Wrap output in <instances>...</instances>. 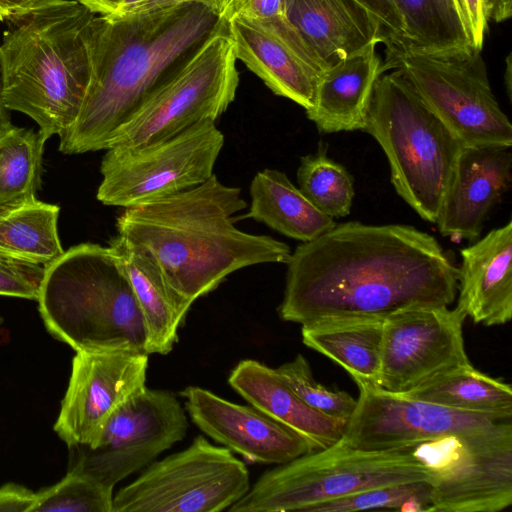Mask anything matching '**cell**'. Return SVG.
I'll list each match as a JSON object with an SVG mask.
<instances>
[{
  "label": "cell",
  "instance_id": "cell-1",
  "mask_svg": "<svg viewBox=\"0 0 512 512\" xmlns=\"http://www.w3.org/2000/svg\"><path fill=\"white\" fill-rule=\"evenodd\" d=\"M457 271L436 238L413 226L340 223L291 253L278 313L304 326L449 306Z\"/></svg>",
  "mask_w": 512,
  "mask_h": 512
},
{
  "label": "cell",
  "instance_id": "cell-2",
  "mask_svg": "<svg viewBox=\"0 0 512 512\" xmlns=\"http://www.w3.org/2000/svg\"><path fill=\"white\" fill-rule=\"evenodd\" d=\"M225 15L197 3L91 23L92 76L80 113L60 138L63 154L108 149L118 132L214 35Z\"/></svg>",
  "mask_w": 512,
  "mask_h": 512
},
{
  "label": "cell",
  "instance_id": "cell-3",
  "mask_svg": "<svg viewBox=\"0 0 512 512\" xmlns=\"http://www.w3.org/2000/svg\"><path fill=\"white\" fill-rule=\"evenodd\" d=\"M246 207L240 188L213 174L189 190L125 208L117 218V235L148 255L194 302L237 270L289 261L286 243L235 226L233 215Z\"/></svg>",
  "mask_w": 512,
  "mask_h": 512
},
{
  "label": "cell",
  "instance_id": "cell-4",
  "mask_svg": "<svg viewBox=\"0 0 512 512\" xmlns=\"http://www.w3.org/2000/svg\"><path fill=\"white\" fill-rule=\"evenodd\" d=\"M95 13L76 0H43L8 21L0 43L1 95L48 139L76 121L92 76Z\"/></svg>",
  "mask_w": 512,
  "mask_h": 512
},
{
  "label": "cell",
  "instance_id": "cell-5",
  "mask_svg": "<svg viewBox=\"0 0 512 512\" xmlns=\"http://www.w3.org/2000/svg\"><path fill=\"white\" fill-rule=\"evenodd\" d=\"M37 301L49 333L76 352H145L142 316L110 245L82 243L64 251L44 267Z\"/></svg>",
  "mask_w": 512,
  "mask_h": 512
},
{
  "label": "cell",
  "instance_id": "cell-6",
  "mask_svg": "<svg viewBox=\"0 0 512 512\" xmlns=\"http://www.w3.org/2000/svg\"><path fill=\"white\" fill-rule=\"evenodd\" d=\"M364 131L384 151L397 194L423 220L436 223L461 141L396 71L379 76Z\"/></svg>",
  "mask_w": 512,
  "mask_h": 512
},
{
  "label": "cell",
  "instance_id": "cell-7",
  "mask_svg": "<svg viewBox=\"0 0 512 512\" xmlns=\"http://www.w3.org/2000/svg\"><path fill=\"white\" fill-rule=\"evenodd\" d=\"M432 475L409 447L363 450L336 444L266 471L230 512H305L307 508L384 485Z\"/></svg>",
  "mask_w": 512,
  "mask_h": 512
},
{
  "label": "cell",
  "instance_id": "cell-8",
  "mask_svg": "<svg viewBox=\"0 0 512 512\" xmlns=\"http://www.w3.org/2000/svg\"><path fill=\"white\" fill-rule=\"evenodd\" d=\"M383 73L396 71L464 146H512V125L494 96L481 50L407 49L383 34Z\"/></svg>",
  "mask_w": 512,
  "mask_h": 512
},
{
  "label": "cell",
  "instance_id": "cell-9",
  "mask_svg": "<svg viewBox=\"0 0 512 512\" xmlns=\"http://www.w3.org/2000/svg\"><path fill=\"white\" fill-rule=\"evenodd\" d=\"M432 475L428 511L499 512L512 504L510 420L409 447Z\"/></svg>",
  "mask_w": 512,
  "mask_h": 512
},
{
  "label": "cell",
  "instance_id": "cell-10",
  "mask_svg": "<svg viewBox=\"0 0 512 512\" xmlns=\"http://www.w3.org/2000/svg\"><path fill=\"white\" fill-rule=\"evenodd\" d=\"M228 28L211 37L118 132L111 147L139 148L170 139L203 120L216 121L239 84Z\"/></svg>",
  "mask_w": 512,
  "mask_h": 512
},
{
  "label": "cell",
  "instance_id": "cell-11",
  "mask_svg": "<svg viewBox=\"0 0 512 512\" xmlns=\"http://www.w3.org/2000/svg\"><path fill=\"white\" fill-rule=\"evenodd\" d=\"M250 487L245 464L230 449L198 436L119 489L112 512H219Z\"/></svg>",
  "mask_w": 512,
  "mask_h": 512
},
{
  "label": "cell",
  "instance_id": "cell-12",
  "mask_svg": "<svg viewBox=\"0 0 512 512\" xmlns=\"http://www.w3.org/2000/svg\"><path fill=\"white\" fill-rule=\"evenodd\" d=\"M223 145L224 135L215 121L203 120L162 142L108 148L97 199L128 208L194 188L214 174Z\"/></svg>",
  "mask_w": 512,
  "mask_h": 512
},
{
  "label": "cell",
  "instance_id": "cell-13",
  "mask_svg": "<svg viewBox=\"0 0 512 512\" xmlns=\"http://www.w3.org/2000/svg\"><path fill=\"white\" fill-rule=\"evenodd\" d=\"M187 429L178 399L168 391L145 387L110 416L89 444L70 448V470L114 489L181 441Z\"/></svg>",
  "mask_w": 512,
  "mask_h": 512
},
{
  "label": "cell",
  "instance_id": "cell-14",
  "mask_svg": "<svg viewBox=\"0 0 512 512\" xmlns=\"http://www.w3.org/2000/svg\"><path fill=\"white\" fill-rule=\"evenodd\" d=\"M465 315L448 306L418 307L384 320L378 386L410 391L449 370L469 365Z\"/></svg>",
  "mask_w": 512,
  "mask_h": 512
},
{
  "label": "cell",
  "instance_id": "cell-15",
  "mask_svg": "<svg viewBox=\"0 0 512 512\" xmlns=\"http://www.w3.org/2000/svg\"><path fill=\"white\" fill-rule=\"evenodd\" d=\"M148 356L125 349L76 352L54 424L69 449L89 444L110 416L146 387Z\"/></svg>",
  "mask_w": 512,
  "mask_h": 512
},
{
  "label": "cell",
  "instance_id": "cell-16",
  "mask_svg": "<svg viewBox=\"0 0 512 512\" xmlns=\"http://www.w3.org/2000/svg\"><path fill=\"white\" fill-rule=\"evenodd\" d=\"M356 407L341 441L357 449L411 447L446 434L501 421L491 415L447 408L356 382Z\"/></svg>",
  "mask_w": 512,
  "mask_h": 512
},
{
  "label": "cell",
  "instance_id": "cell-17",
  "mask_svg": "<svg viewBox=\"0 0 512 512\" xmlns=\"http://www.w3.org/2000/svg\"><path fill=\"white\" fill-rule=\"evenodd\" d=\"M180 394L202 432L251 462L280 465L311 452L303 438L253 406L235 404L197 386Z\"/></svg>",
  "mask_w": 512,
  "mask_h": 512
},
{
  "label": "cell",
  "instance_id": "cell-18",
  "mask_svg": "<svg viewBox=\"0 0 512 512\" xmlns=\"http://www.w3.org/2000/svg\"><path fill=\"white\" fill-rule=\"evenodd\" d=\"M509 148L463 146L444 196L436 224L443 236L474 242L512 174Z\"/></svg>",
  "mask_w": 512,
  "mask_h": 512
},
{
  "label": "cell",
  "instance_id": "cell-19",
  "mask_svg": "<svg viewBox=\"0 0 512 512\" xmlns=\"http://www.w3.org/2000/svg\"><path fill=\"white\" fill-rule=\"evenodd\" d=\"M456 308L474 323L506 324L512 317V221L461 249Z\"/></svg>",
  "mask_w": 512,
  "mask_h": 512
},
{
  "label": "cell",
  "instance_id": "cell-20",
  "mask_svg": "<svg viewBox=\"0 0 512 512\" xmlns=\"http://www.w3.org/2000/svg\"><path fill=\"white\" fill-rule=\"evenodd\" d=\"M237 60L275 94L309 109L327 68L309 49L284 41L241 18L228 20Z\"/></svg>",
  "mask_w": 512,
  "mask_h": 512
},
{
  "label": "cell",
  "instance_id": "cell-21",
  "mask_svg": "<svg viewBox=\"0 0 512 512\" xmlns=\"http://www.w3.org/2000/svg\"><path fill=\"white\" fill-rule=\"evenodd\" d=\"M284 11L327 68L383 39L382 26L356 0H284Z\"/></svg>",
  "mask_w": 512,
  "mask_h": 512
},
{
  "label": "cell",
  "instance_id": "cell-22",
  "mask_svg": "<svg viewBox=\"0 0 512 512\" xmlns=\"http://www.w3.org/2000/svg\"><path fill=\"white\" fill-rule=\"evenodd\" d=\"M228 382L251 406L303 438L311 452L330 447L343 436L346 422L308 406L275 369L256 360L239 362Z\"/></svg>",
  "mask_w": 512,
  "mask_h": 512
},
{
  "label": "cell",
  "instance_id": "cell-23",
  "mask_svg": "<svg viewBox=\"0 0 512 512\" xmlns=\"http://www.w3.org/2000/svg\"><path fill=\"white\" fill-rule=\"evenodd\" d=\"M377 45L366 46L321 74L313 104L305 110L321 133L365 130L374 86L383 73Z\"/></svg>",
  "mask_w": 512,
  "mask_h": 512
},
{
  "label": "cell",
  "instance_id": "cell-24",
  "mask_svg": "<svg viewBox=\"0 0 512 512\" xmlns=\"http://www.w3.org/2000/svg\"><path fill=\"white\" fill-rule=\"evenodd\" d=\"M139 307L145 333V352L168 354L178 341V329L193 301L177 291L159 266L118 235L110 240Z\"/></svg>",
  "mask_w": 512,
  "mask_h": 512
},
{
  "label": "cell",
  "instance_id": "cell-25",
  "mask_svg": "<svg viewBox=\"0 0 512 512\" xmlns=\"http://www.w3.org/2000/svg\"><path fill=\"white\" fill-rule=\"evenodd\" d=\"M250 196L249 211L239 218L262 222L289 238L308 242L336 225L279 170L257 172L250 184Z\"/></svg>",
  "mask_w": 512,
  "mask_h": 512
},
{
  "label": "cell",
  "instance_id": "cell-26",
  "mask_svg": "<svg viewBox=\"0 0 512 512\" xmlns=\"http://www.w3.org/2000/svg\"><path fill=\"white\" fill-rule=\"evenodd\" d=\"M383 322L344 320L304 325L302 341L342 366L355 382L378 386Z\"/></svg>",
  "mask_w": 512,
  "mask_h": 512
},
{
  "label": "cell",
  "instance_id": "cell-27",
  "mask_svg": "<svg viewBox=\"0 0 512 512\" xmlns=\"http://www.w3.org/2000/svg\"><path fill=\"white\" fill-rule=\"evenodd\" d=\"M401 395L500 420H510L512 416L510 385L478 371L472 364L442 373Z\"/></svg>",
  "mask_w": 512,
  "mask_h": 512
},
{
  "label": "cell",
  "instance_id": "cell-28",
  "mask_svg": "<svg viewBox=\"0 0 512 512\" xmlns=\"http://www.w3.org/2000/svg\"><path fill=\"white\" fill-rule=\"evenodd\" d=\"M60 208L40 200L0 211V258L45 267L64 250L58 235Z\"/></svg>",
  "mask_w": 512,
  "mask_h": 512
},
{
  "label": "cell",
  "instance_id": "cell-29",
  "mask_svg": "<svg viewBox=\"0 0 512 512\" xmlns=\"http://www.w3.org/2000/svg\"><path fill=\"white\" fill-rule=\"evenodd\" d=\"M46 140L40 131L16 126L0 136V211L36 199Z\"/></svg>",
  "mask_w": 512,
  "mask_h": 512
},
{
  "label": "cell",
  "instance_id": "cell-30",
  "mask_svg": "<svg viewBox=\"0 0 512 512\" xmlns=\"http://www.w3.org/2000/svg\"><path fill=\"white\" fill-rule=\"evenodd\" d=\"M405 22V35L385 37L415 51L468 46L455 0H394Z\"/></svg>",
  "mask_w": 512,
  "mask_h": 512
},
{
  "label": "cell",
  "instance_id": "cell-31",
  "mask_svg": "<svg viewBox=\"0 0 512 512\" xmlns=\"http://www.w3.org/2000/svg\"><path fill=\"white\" fill-rule=\"evenodd\" d=\"M297 182L302 193L324 214L331 218L350 213L354 198L352 175L341 164L327 155V146L301 157Z\"/></svg>",
  "mask_w": 512,
  "mask_h": 512
},
{
  "label": "cell",
  "instance_id": "cell-32",
  "mask_svg": "<svg viewBox=\"0 0 512 512\" xmlns=\"http://www.w3.org/2000/svg\"><path fill=\"white\" fill-rule=\"evenodd\" d=\"M431 481L418 480L384 485L313 505L305 512H352L371 509L428 511Z\"/></svg>",
  "mask_w": 512,
  "mask_h": 512
},
{
  "label": "cell",
  "instance_id": "cell-33",
  "mask_svg": "<svg viewBox=\"0 0 512 512\" xmlns=\"http://www.w3.org/2000/svg\"><path fill=\"white\" fill-rule=\"evenodd\" d=\"M113 489L92 477L69 470L56 484L36 493L31 512H112Z\"/></svg>",
  "mask_w": 512,
  "mask_h": 512
},
{
  "label": "cell",
  "instance_id": "cell-34",
  "mask_svg": "<svg viewBox=\"0 0 512 512\" xmlns=\"http://www.w3.org/2000/svg\"><path fill=\"white\" fill-rule=\"evenodd\" d=\"M275 370L308 406L324 415L348 422L357 399L345 391L329 390L318 383L304 356L298 354Z\"/></svg>",
  "mask_w": 512,
  "mask_h": 512
},
{
  "label": "cell",
  "instance_id": "cell-35",
  "mask_svg": "<svg viewBox=\"0 0 512 512\" xmlns=\"http://www.w3.org/2000/svg\"><path fill=\"white\" fill-rule=\"evenodd\" d=\"M224 15L227 21L245 19L284 41L307 47L285 16L284 0H229Z\"/></svg>",
  "mask_w": 512,
  "mask_h": 512
},
{
  "label": "cell",
  "instance_id": "cell-36",
  "mask_svg": "<svg viewBox=\"0 0 512 512\" xmlns=\"http://www.w3.org/2000/svg\"><path fill=\"white\" fill-rule=\"evenodd\" d=\"M44 267L0 258V295L38 299Z\"/></svg>",
  "mask_w": 512,
  "mask_h": 512
},
{
  "label": "cell",
  "instance_id": "cell-37",
  "mask_svg": "<svg viewBox=\"0 0 512 512\" xmlns=\"http://www.w3.org/2000/svg\"><path fill=\"white\" fill-rule=\"evenodd\" d=\"M470 46L482 50L488 31L485 0H455Z\"/></svg>",
  "mask_w": 512,
  "mask_h": 512
},
{
  "label": "cell",
  "instance_id": "cell-38",
  "mask_svg": "<svg viewBox=\"0 0 512 512\" xmlns=\"http://www.w3.org/2000/svg\"><path fill=\"white\" fill-rule=\"evenodd\" d=\"M382 26L384 34L402 38L405 35V22L394 0H356Z\"/></svg>",
  "mask_w": 512,
  "mask_h": 512
},
{
  "label": "cell",
  "instance_id": "cell-39",
  "mask_svg": "<svg viewBox=\"0 0 512 512\" xmlns=\"http://www.w3.org/2000/svg\"><path fill=\"white\" fill-rule=\"evenodd\" d=\"M36 493L16 484L6 483L0 487V512H31Z\"/></svg>",
  "mask_w": 512,
  "mask_h": 512
},
{
  "label": "cell",
  "instance_id": "cell-40",
  "mask_svg": "<svg viewBox=\"0 0 512 512\" xmlns=\"http://www.w3.org/2000/svg\"><path fill=\"white\" fill-rule=\"evenodd\" d=\"M228 2L229 0H139L137 3L127 8L124 12L117 15L145 13L182 3L201 4L213 12L219 15H223L225 13Z\"/></svg>",
  "mask_w": 512,
  "mask_h": 512
},
{
  "label": "cell",
  "instance_id": "cell-41",
  "mask_svg": "<svg viewBox=\"0 0 512 512\" xmlns=\"http://www.w3.org/2000/svg\"><path fill=\"white\" fill-rule=\"evenodd\" d=\"M43 0H0V21L11 19L27 12Z\"/></svg>",
  "mask_w": 512,
  "mask_h": 512
},
{
  "label": "cell",
  "instance_id": "cell-42",
  "mask_svg": "<svg viewBox=\"0 0 512 512\" xmlns=\"http://www.w3.org/2000/svg\"><path fill=\"white\" fill-rule=\"evenodd\" d=\"M485 7L489 21L502 23L512 15V0H485Z\"/></svg>",
  "mask_w": 512,
  "mask_h": 512
},
{
  "label": "cell",
  "instance_id": "cell-43",
  "mask_svg": "<svg viewBox=\"0 0 512 512\" xmlns=\"http://www.w3.org/2000/svg\"><path fill=\"white\" fill-rule=\"evenodd\" d=\"M90 11L99 15H109L117 12L124 0H76Z\"/></svg>",
  "mask_w": 512,
  "mask_h": 512
},
{
  "label": "cell",
  "instance_id": "cell-44",
  "mask_svg": "<svg viewBox=\"0 0 512 512\" xmlns=\"http://www.w3.org/2000/svg\"><path fill=\"white\" fill-rule=\"evenodd\" d=\"M9 110L5 107L1 95L0 83V136L12 127Z\"/></svg>",
  "mask_w": 512,
  "mask_h": 512
},
{
  "label": "cell",
  "instance_id": "cell-45",
  "mask_svg": "<svg viewBox=\"0 0 512 512\" xmlns=\"http://www.w3.org/2000/svg\"><path fill=\"white\" fill-rule=\"evenodd\" d=\"M138 1L139 0H124L122 2L121 6L119 7V9L117 10V12L114 14H120V13L124 12L127 8H129L133 4L137 3Z\"/></svg>",
  "mask_w": 512,
  "mask_h": 512
},
{
  "label": "cell",
  "instance_id": "cell-46",
  "mask_svg": "<svg viewBox=\"0 0 512 512\" xmlns=\"http://www.w3.org/2000/svg\"><path fill=\"white\" fill-rule=\"evenodd\" d=\"M2 323V318L0 317V324Z\"/></svg>",
  "mask_w": 512,
  "mask_h": 512
}]
</instances>
